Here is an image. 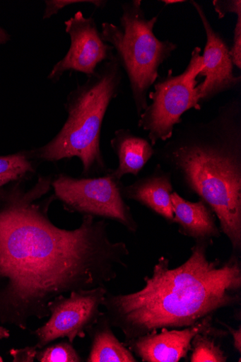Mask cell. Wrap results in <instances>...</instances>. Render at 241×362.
<instances>
[{
	"label": "cell",
	"instance_id": "1",
	"mask_svg": "<svg viewBox=\"0 0 241 362\" xmlns=\"http://www.w3.org/2000/svg\"><path fill=\"white\" fill-rule=\"evenodd\" d=\"M52 175L0 188V323L20 330L32 318L49 317L59 295L105 287L127 269V245L112 242L106 219L85 216L73 230L57 226L49 211L56 201Z\"/></svg>",
	"mask_w": 241,
	"mask_h": 362
},
{
	"label": "cell",
	"instance_id": "2",
	"mask_svg": "<svg viewBox=\"0 0 241 362\" xmlns=\"http://www.w3.org/2000/svg\"><path fill=\"white\" fill-rule=\"evenodd\" d=\"M213 240H197L191 255L177 268L160 257L142 289L128 294L107 291L102 307L112 327L129 340L161 328L193 325L218 310L241 303L240 257L210 260Z\"/></svg>",
	"mask_w": 241,
	"mask_h": 362
},
{
	"label": "cell",
	"instance_id": "3",
	"mask_svg": "<svg viewBox=\"0 0 241 362\" xmlns=\"http://www.w3.org/2000/svg\"><path fill=\"white\" fill-rule=\"evenodd\" d=\"M176 127L155 148L172 180L208 204L220 221L232 254H241V100L233 97L208 121Z\"/></svg>",
	"mask_w": 241,
	"mask_h": 362
},
{
	"label": "cell",
	"instance_id": "4",
	"mask_svg": "<svg viewBox=\"0 0 241 362\" xmlns=\"http://www.w3.org/2000/svg\"><path fill=\"white\" fill-rule=\"evenodd\" d=\"M87 78L67 95L64 105L67 118L57 136L45 146L28 149L39 165L78 158L83 177L108 174L110 169L100 148V136L103 121L121 91L124 78L116 54Z\"/></svg>",
	"mask_w": 241,
	"mask_h": 362
},
{
	"label": "cell",
	"instance_id": "5",
	"mask_svg": "<svg viewBox=\"0 0 241 362\" xmlns=\"http://www.w3.org/2000/svg\"><path fill=\"white\" fill-rule=\"evenodd\" d=\"M119 25L102 23L101 37L116 51L121 68L127 76L137 116L148 107V95L160 77L159 69L177 49V45L162 41L154 34L157 15L147 18L141 0L122 5Z\"/></svg>",
	"mask_w": 241,
	"mask_h": 362
},
{
	"label": "cell",
	"instance_id": "6",
	"mask_svg": "<svg viewBox=\"0 0 241 362\" xmlns=\"http://www.w3.org/2000/svg\"><path fill=\"white\" fill-rule=\"evenodd\" d=\"M201 69V49L196 47L182 74L175 76L169 70L165 76L155 81L154 90L148 93L151 104L139 116V127L148 132L154 147L159 141L165 142L173 136L176 127L183 122L184 113L201 109L196 87Z\"/></svg>",
	"mask_w": 241,
	"mask_h": 362
},
{
	"label": "cell",
	"instance_id": "7",
	"mask_svg": "<svg viewBox=\"0 0 241 362\" xmlns=\"http://www.w3.org/2000/svg\"><path fill=\"white\" fill-rule=\"evenodd\" d=\"M123 185L110 171L106 175L82 178L61 173L53 176L52 182L56 201L66 212L114 221L135 234L139 226L124 201Z\"/></svg>",
	"mask_w": 241,
	"mask_h": 362
},
{
	"label": "cell",
	"instance_id": "8",
	"mask_svg": "<svg viewBox=\"0 0 241 362\" xmlns=\"http://www.w3.org/2000/svg\"><path fill=\"white\" fill-rule=\"evenodd\" d=\"M108 290L105 287L73 291L68 298L59 295L48 305L49 320L31 334L37 339L35 346L42 349L59 339L66 338L74 344L99 320L100 311Z\"/></svg>",
	"mask_w": 241,
	"mask_h": 362
},
{
	"label": "cell",
	"instance_id": "9",
	"mask_svg": "<svg viewBox=\"0 0 241 362\" xmlns=\"http://www.w3.org/2000/svg\"><path fill=\"white\" fill-rule=\"evenodd\" d=\"M64 23L65 32L71 38V47L47 76L53 83L59 81L68 71L90 76L100 64L114 54V47L102 40L93 16L86 18L82 11H78Z\"/></svg>",
	"mask_w": 241,
	"mask_h": 362
},
{
	"label": "cell",
	"instance_id": "10",
	"mask_svg": "<svg viewBox=\"0 0 241 362\" xmlns=\"http://www.w3.org/2000/svg\"><path fill=\"white\" fill-rule=\"evenodd\" d=\"M189 3L200 18L206 39L201 55L202 69L198 76V78L204 79L196 86L203 107L218 95L237 89L241 84V76L233 74L234 65L226 40L213 27L203 6L194 0Z\"/></svg>",
	"mask_w": 241,
	"mask_h": 362
},
{
	"label": "cell",
	"instance_id": "11",
	"mask_svg": "<svg viewBox=\"0 0 241 362\" xmlns=\"http://www.w3.org/2000/svg\"><path fill=\"white\" fill-rule=\"evenodd\" d=\"M144 336L125 340L123 343L133 354L145 362H179L192 349L194 337L202 333H223L216 327L213 316L206 317L183 330L161 328Z\"/></svg>",
	"mask_w": 241,
	"mask_h": 362
},
{
	"label": "cell",
	"instance_id": "12",
	"mask_svg": "<svg viewBox=\"0 0 241 362\" xmlns=\"http://www.w3.org/2000/svg\"><path fill=\"white\" fill-rule=\"evenodd\" d=\"M175 191L173 180L169 171L160 163L153 172L129 185H123L124 199L134 201L163 218L168 223H174L173 206L170 195Z\"/></svg>",
	"mask_w": 241,
	"mask_h": 362
},
{
	"label": "cell",
	"instance_id": "13",
	"mask_svg": "<svg viewBox=\"0 0 241 362\" xmlns=\"http://www.w3.org/2000/svg\"><path fill=\"white\" fill-rule=\"evenodd\" d=\"M174 212V223L179 226V233L197 240L219 238L222 232L217 225V216L204 201L190 202L174 191L170 195Z\"/></svg>",
	"mask_w": 241,
	"mask_h": 362
},
{
	"label": "cell",
	"instance_id": "14",
	"mask_svg": "<svg viewBox=\"0 0 241 362\" xmlns=\"http://www.w3.org/2000/svg\"><path fill=\"white\" fill-rule=\"evenodd\" d=\"M110 144L118 157L119 165L110 169V173L121 180L126 175L139 176L155 154V147L151 142L134 135L129 129L115 131Z\"/></svg>",
	"mask_w": 241,
	"mask_h": 362
},
{
	"label": "cell",
	"instance_id": "15",
	"mask_svg": "<svg viewBox=\"0 0 241 362\" xmlns=\"http://www.w3.org/2000/svg\"><path fill=\"white\" fill-rule=\"evenodd\" d=\"M87 334L91 346L87 362H137L133 353L116 337L105 313Z\"/></svg>",
	"mask_w": 241,
	"mask_h": 362
},
{
	"label": "cell",
	"instance_id": "16",
	"mask_svg": "<svg viewBox=\"0 0 241 362\" xmlns=\"http://www.w3.org/2000/svg\"><path fill=\"white\" fill-rule=\"evenodd\" d=\"M38 167L29 150L0 156V188L16 182H26L36 175Z\"/></svg>",
	"mask_w": 241,
	"mask_h": 362
},
{
	"label": "cell",
	"instance_id": "17",
	"mask_svg": "<svg viewBox=\"0 0 241 362\" xmlns=\"http://www.w3.org/2000/svg\"><path fill=\"white\" fill-rule=\"evenodd\" d=\"M228 336L223 333H202L194 337L192 341L191 362H226L228 356L216 340Z\"/></svg>",
	"mask_w": 241,
	"mask_h": 362
},
{
	"label": "cell",
	"instance_id": "18",
	"mask_svg": "<svg viewBox=\"0 0 241 362\" xmlns=\"http://www.w3.org/2000/svg\"><path fill=\"white\" fill-rule=\"evenodd\" d=\"M36 358L40 362H83L79 355L70 341H60L47 345L38 350Z\"/></svg>",
	"mask_w": 241,
	"mask_h": 362
},
{
	"label": "cell",
	"instance_id": "19",
	"mask_svg": "<svg viewBox=\"0 0 241 362\" xmlns=\"http://www.w3.org/2000/svg\"><path fill=\"white\" fill-rule=\"evenodd\" d=\"M108 1L103 0H47L45 1V9L43 20H47L57 15L66 7L76 4H91L96 8L103 9L107 5Z\"/></svg>",
	"mask_w": 241,
	"mask_h": 362
},
{
	"label": "cell",
	"instance_id": "20",
	"mask_svg": "<svg viewBox=\"0 0 241 362\" xmlns=\"http://www.w3.org/2000/svg\"><path fill=\"white\" fill-rule=\"evenodd\" d=\"M213 6L220 19L228 14L241 16V0H213Z\"/></svg>",
	"mask_w": 241,
	"mask_h": 362
},
{
	"label": "cell",
	"instance_id": "21",
	"mask_svg": "<svg viewBox=\"0 0 241 362\" xmlns=\"http://www.w3.org/2000/svg\"><path fill=\"white\" fill-rule=\"evenodd\" d=\"M230 56L233 64L239 70L241 69V16L237 17L233 32V41L230 47Z\"/></svg>",
	"mask_w": 241,
	"mask_h": 362
},
{
	"label": "cell",
	"instance_id": "22",
	"mask_svg": "<svg viewBox=\"0 0 241 362\" xmlns=\"http://www.w3.org/2000/svg\"><path fill=\"white\" fill-rule=\"evenodd\" d=\"M37 352V348L34 346L20 349H12L10 354L13 358V362H33L35 361Z\"/></svg>",
	"mask_w": 241,
	"mask_h": 362
},
{
	"label": "cell",
	"instance_id": "23",
	"mask_svg": "<svg viewBox=\"0 0 241 362\" xmlns=\"http://www.w3.org/2000/svg\"><path fill=\"white\" fill-rule=\"evenodd\" d=\"M218 322L221 323L223 326L227 328V332L233 338V346L236 351L238 352L239 355L241 354V327L240 325L238 327V329H235L225 322L219 321L218 320Z\"/></svg>",
	"mask_w": 241,
	"mask_h": 362
},
{
	"label": "cell",
	"instance_id": "24",
	"mask_svg": "<svg viewBox=\"0 0 241 362\" xmlns=\"http://www.w3.org/2000/svg\"><path fill=\"white\" fill-rule=\"evenodd\" d=\"M11 40V37L8 31L0 26V46L5 45Z\"/></svg>",
	"mask_w": 241,
	"mask_h": 362
},
{
	"label": "cell",
	"instance_id": "25",
	"mask_svg": "<svg viewBox=\"0 0 241 362\" xmlns=\"http://www.w3.org/2000/svg\"><path fill=\"white\" fill-rule=\"evenodd\" d=\"M10 337L11 334L8 329L0 325V340L9 339Z\"/></svg>",
	"mask_w": 241,
	"mask_h": 362
},
{
	"label": "cell",
	"instance_id": "26",
	"mask_svg": "<svg viewBox=\"0 0 241 362\" xmlns=\"http://www.w3.org/2000/svg\"><path fill=\"white\" fill-rule=\"evenodd\" d=\"M161 2L163 4H164L165 6H170V5L184 4V3H186L187 1H184V0H162Z\"/></svg>",
	"mask_w": 241,
	"mask_h": 362
},
{
	"label": "cell",
	"instance_id": "27",
	"mask_svg": "<svg viewBox=\"0 0 241 362\" xmlns=\"http://www.w3.org/2000/svg\"><path fill=\"white\" fill-rule=\"evenodd\" d=\"M4 358L1 356H0V362H4Z\"/></svg>",
	"mask_w": 241,
	"mask_h": 362
}]
</instances>
